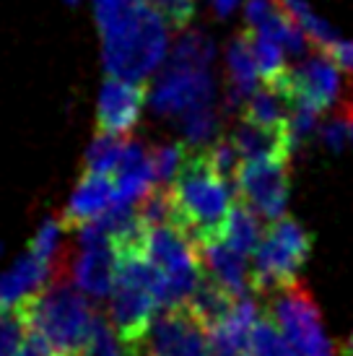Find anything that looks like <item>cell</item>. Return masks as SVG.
<instances>
[{"label": "cell", "instance_id": "11", "mask_svg": "<svg viewBox=\"0 0 353 356\" xmlns=\"http://www.w3.org/2000/svg\"><path fill=\"white\" fill-rule=\"evenodd\" d=\"M79 257L68 266L73 284L91 297H107L115 286L117 250L99 224H86L79 234Z\"/></svg>", "mask_w": 353, "mask_h": 356}, {"label": "cell", "instance_id": "15", "mask_svg": "<svg viewBox=\"0 0 353 356\" xmlns=\"http://www.w3.org/2000/svg\"><path fill=\"white\" fill-rule=\"evenodd\" d=\"M257 79H260V70H257L249 34L245 29L229 42V50H226V107L242 109V104L257 91Z\"/></svg>", "mask_w": 353, "mask_h": 356}, {"label": "cell", "instance_id": "16", "mask_svg": "<svg viewBox=\"0 0 353 356\" xmlns=\"http://www.w3.org/2000/svg\"><path fill=\"white\" fill-rule=\"evenodd\" d=\"M200 263L208 276L218 281L226 291H231L236 299H245L252 289V273L247 270V257L231 250L224 239H213L206 245H197Z\"/></svg>", "mask_w": 353, "mask_h": 356}, {"label": "cell", "instance_id": "6", "mask_svg": "<svg viewBox=\"0 0 353 356\" xmlns=\"http://www.w3.org/2000/svg\"><path fill=\"white\" fill-rule=\"evenodd\" d=\"M270 299V309L268 315L273 317L278 327L284 330V336L288 338V343L294 346L296 356L314 354L320 348L330 346V341L322 333V315L320 307L309 294V289L296 281L291 286L275 291Z\"/></svg>", "mask_w": 353, "mask_h": 356}, {"label": "cell", "instance_id": "27", "mask_svg": "<svg viewBox=\"0 0 353 356\" xmlns=\"http://www.w3.org/2000/svg\"><path fill=\"white\" fill-rule=\"evenodd\" d=\"M148 8L156 10L169 29L185 31L195 19V0H143Z\"/></svg>", "mask_w": 353, "mask_h": 356}, {"label": "cell", "instance_id": "35", "mask_svg": "<svg viewBox=\"0 0 353 356\" xmlns=\"http://www.w3.org/2000/svg\"><path fill=\"white\" fill-rule=\"evenodd\" d=\"M65 3H79V0H65Z\"/></svg>", "mask_w": 353, "mask_h": 356}, {"label": "cell", "instance_id": "31", "mask_svg": "<svg viewBox=\"0 0 353 356\" xmlns=\"http://www.w3.org/2000/svg\"><path fill=\"white\" fill-rule=\"evenodd\" d=\"M16 356H55V351L49 348V343L40 336V333H31L29 330V336H26L24 346L19 348V354Z\"/></svg>", "mask_w": 353, "mask_h": 356}, {"label": "cell", "instance_id": "20", "mask_svg": "<svg viewBox=\"0 0 353 356\" xmlns=\"http://www.w3.org/2000/svg\"><path fill=\"white\" fill-rule=\"evenodd\" d=\"M226 245L231 250H236L239 255H252L257 252V245H260V224H257V213L252 208L242 203L239 198H234V206H231V213L226 218L224 234H221Z\"/></svg>", "mask_w": 353, "mask_h": 356}, {"label": "cell", "instance_id": "22", "mask_svg": "<svg viewBox=\"0 0 353 356\" xmlns=\"http://www.w3.org/2000/svg\"><path fill=\"white\" fill-rule=\"evenodd\" d=\"M29 336V320L24 307H0V356H16Z\"/></svg>", "mask_w": 353, "mask_h": 356}, {"label": "cell", "instance_id": "12", "mask_svg": "<svg viewBox=\"0 0 353 356\" xmlns=\"http://www.w3.org/2000/svg\"><path fill=\"white\" fill-rule=\"evenodd\" d=\"M148 102L146 83L109 79L99 91L97 107V136L107 138H125L130 130L140 122L143 107Z\"/></svg>", "mask_w": 353, "mask_h": 356}, {"label": "cell", "instance_id": "8", "mask_svg": "<svg viewBox=\"0 0 353 356\" xmlns=\"http://www.w3.org/2000/svg\"><path fill=\"white\" fill-rule=\"evenodd\" d=\"M265 89L281 94L291 109L304 107L312 109L314 115H322L325 109L333 107L335 97L340 91V73L333 60L320 55V58L304 60L296 68H288L273 86H265Z\"/></svg>", "mask_w": 353, "mask_h": 356}, {"label": "cell", "instance_id": "14", "mask_svg": "<svg viewBox=\"0 0 353 356\" xmlns=\"http://www.w3.org/2000/svg\"><path fill=\"white\" fill-rule=\"evenodd\" d=\"M245 21L247 29L263 34L268 40H273L275 44H281L286 52H304L306 47V34L296 21L286 13L278 0H247L245 3Z\"/></svg>", "mask_w": 353, "mask_h": 356}, {"label": "cell", "instance_id": "18", "mask_svg": "<svg viewBox=\"0 0 353 356\" xmlns=\"http://www.w3.org/2000/svg\"><path fill=\"white\" fill-rule=\"evenodd\" d=\"M49 273H52V266L47 260L26 252L8 273L0 276V307H16L24 299L34 297L37 291L47 286Z\"/></svg>", "mask_w": 353, "mask_h": 356}, {"label": "cell", "instance_id": "19", "mask_svg": "<svg viewBox=\"0 0 353 356\" xmlns=\"http://www.w3.org/2000/svg\"><path fill=\"white\" fill-rule=\"evenodd\" d=\"M236 305H239V299H236L231 291H226V289L221 286L218 281H213L208 273H203V278L197 281L195 291H192V297L187 302L190 312H192L208 330L221 325L226 317L236 309Z\"/></svg>", "mask_w": 353, "mask_h": 356}, {"label": "cell", "instance_id": "29", "mask_svg": "<svg viewBox=\"0 0 353 356\" xmlns=\"http://www.w3.org/2000/svg\"><path fill=\"white\" fill-rule=\"evenodd\" d=\"M60 218H47L40 229H37V234L31 239L29 245V252L31 255L42 257V260H47L49 266H55L58 263V242H60ZM60 266V263H58Z\"/></svg>", "mask_w": 353, "mask_h": 356}, {"label": "cell", "instance_id": "7", "mask_svg": "<svg viewBox=\"0 0 353 356\" xmlns=\"http://www.w3.org/2000/svg\"><path fill=\"white\" fill-rule=\"evenodd\" d=\"M130 354L146 356H213L208 327L197 320L190 307L164 309L148 327L143 343ZM128 354V356H130Z\"/></svg>", "mask_w": 353, "mask_h": 356}, {"label": "cell", "instance_id": "13", "mask_svg": "<svg viewBox=\"0 0 353 356\" xmlns=\"http://www.w3.org/2000/svg\"><path fill=\"white\" fill-rule=\"evenodd\" d=\"M115 203V182L109 175L83 172L79 188L73 190L68 206L60 216L63 229H83L94 224L109 206Z\"/></svg>", "mask_w": 353, "mask_h": 356}, {"label": "cell", "instance_id": "33", "mask_svg": "<svg viewBox=\"0 0 353 356\" xmlns=\"http://www.w3.org/2000/svg\"><path fill=\"white\" fill-rule=\"evenodd\" d=\"M306 356H335L333 343H330V346H325V348H320V351H314V354H306Z\"/></svg>", "mask_w": 353, "mask_h": 356}, {"label": "cell", "instance_id": "26", "mask_svg": "<svg viewBox=\"0 0 353 356\" xmlns=\"http://www.w3.org/2000/svg\"><path fill=\"white\" fill-rule=\"evenodd\" d=\"M187 143H164V146H154L151 149V164H154V177H156V188H169L172 179L179 172V164L185 159Z\"/></svg>", "mask_w": 353, "mask_h": 356}, {"label": "cell", "instance_id": "28", "mask_svg": "<svg viewBox=\"0 0 353 356\" xmlns=\"http://www.w3.org/2000/svg\"><path fill=\"white\" fill-rule=\"evenodd\" d=\"M83 356H128V351L120 343L117 333H112L107 320H101L97 315L94 330H91V341H88V348Z\"/></svg>", "mask_w": 353, "mask_h": 356}, {"label": "cell", "instance_id": "5", "mask_svg": "<svg viewBox=\"0 0 353 356\" xmlns=\"http://www.w3.org/2000/svg\"><path fill=\"white\" fill-rule=\"evenodd\" d=\"M312 252V237L291 216L270 221L257 245L252 263V291L260 297H273L275 291L299 281V273Z\"/></svg>", "mask_w": 353, "mask_h": 356}, {"label": "cell", "instance_id": "9", "mask_svg": "<svg viewBox=\"0 0 353 356\" xmlns=\"http://www.w3.org/2000/svg\"><path fill=\"white\" fill-rule=\"evenodd\" d=\"M236 198L247 203L257 216H284V208L291 193V161H249L239 164L234 172Z\"/></svg>", "mask_w": 353, "mask_h": 356}, {"label": "cell", "instance_id": "21", "mask_svg": "<svg viewBox=\"0 0 353 356\" xmlns=\"http://www.w3.org/2000/svg\"><path fill=\"white\" fill-rule=\"evenodd\" d=\"M278 6L296 21V26L306 34V40L314 42L320 50L330 47L333 42H338L335 29L330 26V24H325V21L314 13L312 6H309L306 0H278Z\"/></svg>", "mask_w": 353, "mask_h": 356}, {"label": "cell", "instance_id": "32", "mask_svg": "<svg viewBox=\"0 0 353 356\" xmlns=\"http://www.w3.org/2000/svg\"><path fill=\"white\" fill-rule=\"evenodd\" d=\"M211 6H213V13H216L218 19H226V16L234 13V8L239 6V0H211Z\"/></svg>", "mask_w": 353, "mask_h": 356}, {"label": "cell", "instance_id": "4", "mask_svg": "<svg viewBox=\"0 0 353 356\" xmlns=\"http://www.w3.org/2000/svg\"><path fill=\"white\" fill-rule=\"evenodd\" d=\"M158 309V270L146 245L117 248L115 286L109 299V320L125 351H136L146 338Z\"/></svg>", "mask_w": 353, "mask_h": 356}, {"label": "cell", "instance_id": "10", "mask_svg": "<svg viewBox=\"0 0 353 356\" xmlns=\"http://www.w3.org/2000/svg\"><path fill=\"white\" fill-rule=\"evenodd\" d=\"M151 104L158 115L167 118H185L192 109L213 104L211 68H195L169 60L167 70L161 73L156 89L151 94Z\"/></svg>", "mask_w": 353, "mask_h": 356}, {"label": "cell", "instance_id": "30", "mask_svg": "<svg viewBox=\"0 0 353 356\" xmlns=\"http://www.w3.org/2000/svg\"><path fill=\"white\" fill-rule=\"evenodd\" d=\"M322 55L327 60H333L338 70H345V73H353V42H333L330 47H325Z\"/></svg>", "mask_w": 353, "mask_h": 356}, {"label": "cell", "instance_id": "1", "mask_svg": "<svg viewBox=\"0 0 353 356\" xmlns=\"http://www.w3.org/2000/svg\"><path fill=\"white\" fill-rule=\"evenodd\" d=\"M169 193L179 232H185L195 245L221 239L234 200L229 177L218 169L211 146H187Z\"/></svg>", "mask_w": 353, "mask_h": 356}, {"label": "cell", "instance_id": "17", "mask_svg": "<svg viewBox=\"0 0 353 356\" xmlns=\"http://www.w3.org/2000/svg\"><path fill=\"white\" fill-rule=\"evenodd\" d=\"M257 320V305L249 297L239 299V305L221 325L211 327V354L213 356H252V330Z\"/></svg>", "mask_w": 353, "mask_h": 356}, {"label": "cell", "instance_id": "25", "mask_svg": "<svg viewBox=\"0 0 353 356\" xmlns=\"http://www.w3.org/2000/svg\"><path fill=\"white\" fill-rule=\"evenodd\" d=\"M169 60L182 63V65H195V68H211L213 42L208 40L203 31H185Z\"/></svg>", "mask_w": 353, "mask_h": 356}, {"label": "cell", "instance_id": "34", "mask_svg": "<svg viewBox=\"0 0 353 356\" xmlns=\"http://www.w3.org/2000/svg\"><path fill=\"white\" fill-rule=\"evenodd\" d=\"M343 356H353V333L348 336V341H345L343 346Z\"/></svg>", "mask_w": 353, "mask_h": 356}, {"label": "cell", "instance_id": "2", "mask_svg": "<svg viewBox=\"0 0 353 356\" xmlns=\"http://www.w3.org/2000/svg\"><path fill=\"white\" fill-rule=\"evenodd\" d=\"M101 60L109 79L146 83L167 58V24L143 0L101 26Z\"/></svg>", "mask_w": 353, "mask_h": 356}, {"label": "cell", "instance_id": "23", "mask_svg": "<svg viewBox=\"0 0 353 356\" xmlns=\"http://www.w3.org/2000/svg\"><path fill=\"white\" fill-rule=\"evenodd\" d=\"M125 146L128 140L125 138H107V136H97L88 146L86 156V172H97V175H115L120 159L125 154Z\"/></svg>", "mask_w": 353, "mask_h": 356}, {"label": "cell", "instance_id": "3", "mask_svg": "<svg viewBox=\"0 0 353 356\" xmlns=\"http://www.w3.org/2000/svg\"><path fill=\"white\" fill-rule=\"evenodd\" d=\"M31 333H40L55 356H83L94 330V309L68 273H55L47 286L21 302Z\"/></svg>", "mask_w": 353, "mask_h": 356}, {"label": "cell", "instance_id": "24", "mask_svg": "<svg viewBox=\"0 0 353 356\" xmlns=\"http://www.w3.org/2000/svg\"><path fill=\"white\" fill-rule=\"evenodd\" d=\"M252 356H296L284 330L270 315H263L252 330Z\"/></svg>", "mask_w": 353, "mask_h": 356}]
</instances>
